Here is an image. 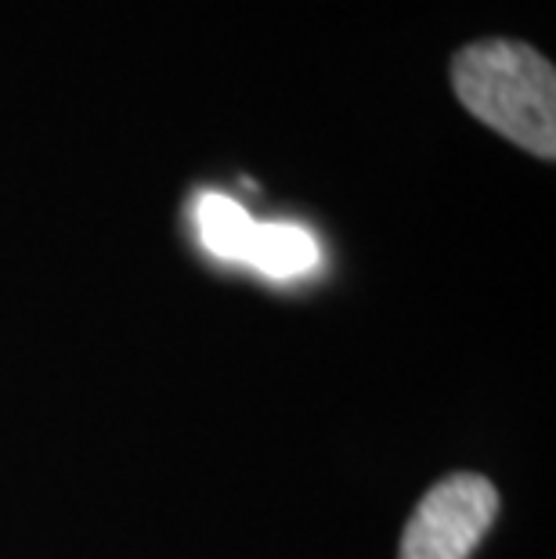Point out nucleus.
<instances>
[{"instance_id":"nucleus-1","label":"nucleus","mask_w":556,"mask_h":559,"mask_svg":"<svg viewBox=\"0 0 556 559\" xmlns=\"http://www.w3.org/2000/svg\"><path fill=\"white\" fill-rule=\"evenodd\" d=\"M456 94L481 123L517 141L531 156L556 152V76L528 44L481 40L456 55Z\"/></svg>"},{"instance_id":"nucleus-4","label":"nucleus","mask_w":556,"mask_h":559,"mask_svg":"<svg viewBox=\"0 0 556 559\" xmlns=\"http://www.w3.org/2000/svg\"><path fill=\"white\" fill-rule=\"evenodd\" d=\"M253 217L246 213L239 202L217 192L199 195L196 202V231L203 249H210L217 260H232V264H242L246 246H250L253 235Z\"/></svg>"},{"instance_id":"nucleus-2","label":"nucleus","mask_w":556,"mask_h":559,"mask_svg":"<svg viewBox=\"0 0 556 559\" xmlns=\"http://www.w3.org/2000/svg\"><path fill=\"white\" fill-rule=\"evenodd\" d=\"M499 495L477 473H452L423 495L412 513L398 559H470L484 542Z\"/></svg>"},{"instance_id":"nucleus-3","label":"nucleus","mask_w":556,"mask_h":559,"mask_svg":"<svg viewBox=\"0 0 556 559\" xmlns=\"http://www.w3.org/2000/svg\"><path fill=\"white\" fill-rule=\"evenodd\" d=\"M242 264L257 267L268 278H300L318 267V242L300 224H253Z\"/></svg>"}]
</instances>
